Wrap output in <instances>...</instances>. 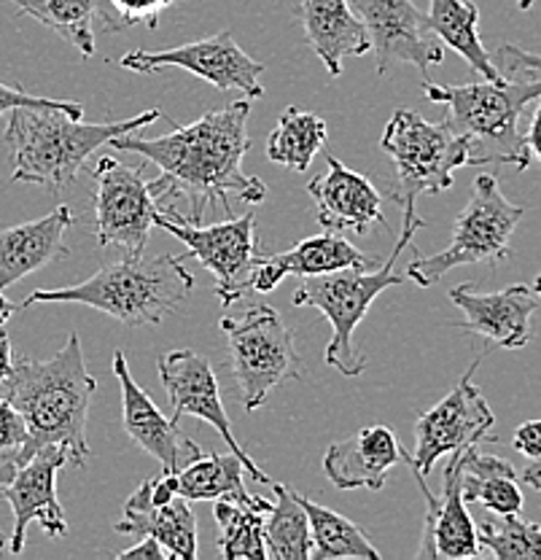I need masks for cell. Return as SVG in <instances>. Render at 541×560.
<instances>
[{"label":"cell","mask_w":541,"mask_h":560,"mask_svg":"<svg viewBox=\"0 0 541 560\" xmlns=\"http://www.w3.org/2000/svg\"><path fill=\"white\" fill-rule=\"evenodd\" d=\"M248 114L251 101L230 103L226 108L208 110L195 125L176 127L170 136L143 138L138 132L110 140L116 151H132L160 167L170 178L178 195L189 197L191 224H202V213L216 202L226 215H232L230 200L259 206L267 197L261 178L243 173V156L251 149L248 138Z\"/></svg>","instance_id":"6da1fadb"},{"label":"cell","mask_w":541,"mask_h":560,"mask_svg":"<svg viewBox=\"0 0 541 560\" xmlns=\"http://www.w3.org/2000/svg\"><path fill=\"white\" fill-rule=\"evenodd\" d=\"M0 385H3V399L14 405L27 429L25 445L14 455L16 469L46 445L66 447L68 458L75 466L90 460L86 416L97 381L86 372L79 335L68 337V346H62L60 353L51 359L14 361V370Z\"/></svg>","instance_id":"7a4b0ae2"},{"label":"cell","mask_w":541,"mask_h":560,"mask_svg":"<svg viewBox=\"0 0 541 560\" xmlns=\"http://www.w3.org/2000/svg\"><path fill=\"white\" fill-rule=\"evenodd\" d=\"M184 259L186 256L170 254H127L125 259L106 265L75 285L33 291L22 307L40 302H73L95 307L130 329L156 326L178 313L195 289V276L186 270Z\"/></svg>","instance_id":"3957f363"},{"label":"cell","mask_w":541,"mask_h":560,"mask_svg":"<svg viewBox=\"0 0 541 560\" xmlns=\"http://www.w3.org/2000/svg\"><path fill=\"white\" fill-rule=\"evenodd\" d=\"M162 119L160 108H149L132 119L90 125L57 108L9 110L5 143L11 149L14 175L20 184L46 186L51 195L66 189L84 167L86 156L119 136L143 130Z\"/></svg>","instance_id":"277c9868"},{"label":"cell","mask_w":541,"mask_h":560,"mask_svg":"<svg viewBox=\"0 0 541 560\" xmlns=\"http://www.w3.org/2000/svg\"><path fill=\"white\" fill-rule=\"evenodd\" d=\"M423 95L447 108L445 119L471 143L474 165H511L528 171L531 149L520 132V116L541 95V75L528 81L485 79L480 84H434L423 81Z\"/></svg>","instance_id":"5b68a950"},{"label":"cell","mask_w":541,"mask_h":560,"mask_svg":"<svg viewBox=\"0 0 541 560\" xmlns=\"http://www.w3.org/2000/svg\"><path fill=\"white\" fill-rule=\"evenodd\" d=\"M423 226L417 210H404L401 215V235L393 243L388 259H383L375 270L364 267H342V270L324 272V276H307L296 285L294 305L296 307H316L331 324V340L326 346V361L342 372L345 377H358L366 370V355L358 353L353 346V331L369 313L372 302L391 285L404 283L397 276V259L404 254L412 235Z\"/></svg>","instance_id":"8992f818"},{"label":"cell","mask_w":541,"mask_h":560,"mask_svg":"<svg viewBox=\"0 0 541 560\" xmlns=\"http://www.w3.org/2000/svg\"><path fill=\"white\" fill-rule=\"evenodd\" d=\"M380 149L397 167L391 200L401 210H417V197L442 195L452 186L458 167L474 165L471 143L452 130L450 121H426L407 108L391 116Z\"/></svg>","instance_id":"52a82bcc"},{"label":"cell","mask_w":541,"mask_h":560,"mask_svg":"<svg viewBox=\"0 0 541 560\" xmlns=\"http://www.w3.org/2000/svg\"><path fill=\"white\" fill-rule=\"evenodd\" d=\"M522 215L526 208L506 200L496 175H477L467 208L456 215L450 245L434 256H421L415 250V259L407 265V278L415 280L421 289H428L456 267L480 265V261L496 265L509 259V241Z\"/></svg>","instance_id":"ba28073f"},{"label":"cell","mask_w":541,"mask_h":560,"mask_svg":"<svg viewBox=\"0 0 541 560\" xmlns=\"http://www.w3.org/2000/svg\"><path fill=\"white\" fill-rule=\"evenodd\" d=\"M95 178V237L103 248L143 254L149 245L154 215L176 197L167 175L149 180L143 167H130L116 156H101L92 171Z\"/></svg>","instance_id":"9c48e42d"},{"label":"cell","mask_w":541,"mask_h":560,"mask_svg":"<svg viewBox=\"0 0 541 560\" xmlns=\"http://www.w3.org/2000/svg\"><path fill=\"white\" fill-rule=\"evenodd\" d=\"M221 329L230 340L232 375L248 412L259 410L272 388L302 377L294 337L275 307L251 305L240 318L221 320Z\"/></svg>","instance_id":"30bf717a"},{"label":"cell","mask_w":541,"mask_h":560,"mask_svg":"<svg viewBox=\"0 0 541 560\" xmlns=\"http://www.w3.org/2000/svg\"><path fill=\"white\" fill-rule=\"evenodd\" d=\"M154 226L170 232L216 278V296L221 307L235 305L251 291L254 267L261 256L259 241H256L254 210L237 215V219L232 215L221 224L202 226L191 224L189 215H184L176 206L167 202L154 215Z\"/></svg>","instance_id":"8fae6325"},{"label":"cell","mask_w":541,"mask_h":560,"mask_svg":"<svg viewBox=\"0 0 541 560\" xmlns=\"http://www.w3.org/2000/svg\"><path fill=\"white\" fill-rule=\"evenodd\" d=\"M480 361L482 359H477L469 366L461 383L439 405H434L432 410L417 418L415 453L407 458V464L415 469V477H426L434 469L436 460L445 458V455L469 451V447L480 445L482 440L491 436L496 416H493L482 390L471 381Z\"/></svg>","instance_id":"7c38bea8"},{"label":"cell","mask_w":541,"mask_h":560,"mask_svg":"<svg viewBox=\"0 0 541 560\" xmlns=\"http://www.w3.org/2000/svg\"><path fill=\"white\" fill-rule=\"evenodd\" d=\"M119 66L136 70V73H156V70L165 68H184L221 92L237 90L248 101H256V97L264 95V86L259 84V75L264 73L267 66L264 62L251 60L230 31L211 35V38L195 40V44L176 46V49L127 51L119 60Z\"/></svg>","instance_id":"4fadbf2b"},{"label":"cell","mask_w":541,"mask_h":560,"mask_svg":"<svg viewBox=\"0 0 541 560\" xmlns=\"http://www.w3.org/2000/svg\"><path fill=\"white\" fill-rule=\"evenodd\" d=\"M156 370H160V381L165 385L167 401H170L173 423H180V418L186 416L211 423L213 429L219 431L221 440L230 445V451L240 458L246 475L264 482V486H272L270 475L256 466V460L243 451L237 436L232 434V423L224 410V401H221L219 381L211 361H208L205 355L195 353V350H170V353L160 355Z\"/></svg>","instance_id":"5bb4252c"},{"label":"cell","mask_w":541,"mask_h":560,"mask_svg":"<svg viewBox=\"0 0 541 560\" xmlns=\"http://www.w3.org/2000/svg\"><path fill=\"white\" fill-rule=\"evenodd\" d=\"M377 57V75L393 62H410L423 73L445 60V44L428 31L426 14L412 0H353Z\"/></svg>","instance_id":"9a60e30c"},{"label":"cell","mask_w":541,"mask_h":560,"mask_svg":"<svg viewBox=\"0 0 541 560\" xmlns=\"http://www.w3.org/2000/svg\"><path fill=\"white\" fill-rule=\"evenodd\" d=\"M66 464V447L46 445L33 453L14 471V477L0 488V499L9 501L11 512H14V530H11L14 556L25 550V534L31 523H38L49 539H62L68 534L66 512L57 499V475Z\"/></svg>","instance_id":"2e32d148"},{"label":"cell","mask_w":541,"mask_h":560,"mask_svg":"<svg viewBox=\"0 0 541 560\" xmlns=\"http://www.w3.org/2000/svg\"><path fill=\"white\" fill-rule=\"evenodd\" d=\"M450 302L467 315L461 329L485 337L491 346L520 350L531 342V318L539 307V296L528 285L517 283L493 294H482L474 285L463 283L450 289Z\"/></svg>","instance_id":"e0dca14e"},{"label":"cell","mask_w":541,"mask_h":560,"mask_svg":"<svg viewBox=\"0 0 541 560\" xmlns=\"http://www.w3.org/2000/svg\"><path fill=\"white\" fill-rule=\"evenodd\" d=\"M114 375L121 385V416H125L127 436L145 453L154 455L162 464V471H180L186 464L200 458V445L180 434L178 423L162 416L154 399L136 383L121 350L114 353Z\"/></svg>","instance_id":"ac0fdd59"},{"label":"cell","mask_w":541,"mask_h":560,"mask_svg":"<svg viewBox=\"0 0 541 560\" xmlns=\"http://www.w3.org/2000/svg\"><path fill=\"white\" fill-rule=\"evenodd\" d=\"M326 165H329V173L307 184V195L313 197L318 210V224L326 232H356L361 237L372 226L388 230V221L383 215V195L375 189V184L331 154H326Z\"/></svg>","instance_id":"d6986e66"},{"label":"cell","mask_w":541,"mask_h":560,"mask_svg":"<svg viewBox=\"0 0 541 560\" xmlns=\"http://www.w3.org/2000/svg\"><path fill=\"white\" fill-rule=\"evenodd\" d=\"M461 453L447 455L450 460H447L445 480H442V499H436L432 490H428L426 477H417V486L423 490L428 510L417 558H480L482 547L480 539H477V525L471 521L467 499L461 493Z\"/></svg>","instance_id":"ffe728a7"},{"label":"cell","mask_w":541,"mask_h":560,"mask_svg":"<svg viewBox=\"0 0 541 560\" xmlns=\"http://www.w3.org/2000/svg\"><path fill=\"white\" fill-rule=\"evenodd\" d=\"M380 261L383 256L364 254L351 241L340 237V232H324V235L296 243L294 248L283 250V254L259 256L251 276V291L270 294L286 276H324V272L342 270V267L375 270Z\"/></svg>","instance_id":"44dd1931"},{"label":"cell","mask_w":541,"mask_h":560,"mask_svg":"<svg viewBox=\"0 0 541 560\" xmlns=\"http://www.w3.org/2000/svg\"><path fill=\"white\" fill-rule=\"evenodd\" d=\"M407 458L391 425H369L351 440L334 442L324 455V471L340 490H383L388 471Z\"/></svg>","instance_id":"7402d4cb"},{"label":"cell","mask_w":541,"mask_h":560,"mask_svg":"<svg viewBox=\"0 0 541 560\" xmlns=\"http://www.w3.org/2000/svg\"><path fill=\"white\" fill-rule=\"evenodd\" d=\"M73 224V210L60 206L49 215L0 232V291L71 254L66 245V232Z\"/></svg>","instance_id":"603a6c76"},{"label":"cell","mask_w":541,"mask_h":560,"mask_svg":"<svg viewBox=\"0 0 541 560\" xmlns=\"http://www.w3.org/2000/svg\"><path fill=\"white\" fill-rule=\"evenodd\" d=\"M294 14L307 46L316 51L329 75L342 73L345 57H364L372 51L364 22L348 0H299Z\"/></svg>","instance_id":"cb8c5ba5"},{"label":"cell","mask_w":541,"mask_h":560,"mask_svg":"<svg viewBox=\"0 0 541 560\" xmlns=\"http://www.w3.org/2000/svg\"><path fill=\"white\" fill-rule=\"evenodd\" d=\"M114 530L132 539L154 536L165 547L167 558H197V517L184 495H176L167 504H151L143 488H138L125 501V517L114 525Z\"/></svg>","instance_id":"d4e9b609"},{"label":"cell","mask_w":541,"mask_h":560,"mask_svg":"<svg viewBox=\"0 0 541 560\" xmlns=\"http://www.w3.org/2000/svg\"><path fill=\"white\" fill-rule=\"evenodd\" d=\"M20 14L33 16L84 57L95 55L97 31H125L108 0H11Z\"/></svg>","instance_id":"484cf974"},{"label":"cell","mask_w":541,"mask_h":560,"mask_svg":"<svg viewBox=\"0 0 541 560\" xmlns=\"http://www.w3.org/2000/svg\"><path fill=\"white\" fill-rule=\"evenodd\" d=\"M243 464L235 453H202L184 469L176 471L178 477V495L186 501H216L230 499L259 515H270L272 501L261 495L248 493L243 482Z\"/></svg>","instance_id":"4316f807"},{"label":"cell","mask_w":541,"mask_h":560,"mask_svg":"<svg viewBox=\"0 0 541 560\" xmlns=\"http://www.w3.org/2000/svg\"><path fill=\"white\" fill-rule=\"evenodd\" d=\"M461 493L493 515H522L526 504L515 466L498 455L480 453L477 445L461 453Z\"/></svg>","instance_id":"83f0119b"},{"label":"cell","mask_w":541,"mask_h":560,"mask_svg":"<svg viewBox=\"0 0 541 560\" xmlns=\"http://www.w3.org/2000/svg\"><path fill=\"white\" fill-rule=\"evenodd\" d=\"M428 31L445 46L463 57L471 70L482 79H498L502 70L496 68L493 57L482 46L480 38V9L467 0H432V9L426 14Z\"/></svg>","instance_id":"f1b7e54d"},{"label":"cell","mask_w":541,"mask_h":560,"mask_svg":"<svg viewBox=\"0 0 541 560\" xmlns=\"http://www.w3.org/2000/svg\"><path fill=\"white\" fill-rule=\"evenodd\" d=\"M299 506L305 510L307 523H310L313 536V558L318 560H334V558H358V560H377L380 550L369 541V536L342 517L340 512L329 510V506L316 504L307 495L294 493Z\"/></svg>","instance_id":"f546056e"},{"label":"cell","mask_w":541,"mask_h":560,"mask_svg":"<svg viewBox=\"0 0 541 560\" xmlns=\"http://www.w3.org/2000/svg\"><path fill=\"white\" fill-rule=\"evenodd\" d=\"M326 143V121L321 116L302 110L296 105L286 108L278 127L267 140V156L275 165L291 167V171L305 173L318 151Z\"/></svg>","instance_id":"4dcf8cb0"},{"label":"cell","mask_w":541,"mask_h":560,"mask_svg":"<svg viewBox=\"0 0 541 560\" xmlns=\"http://www.w3.org/2000/svg\"><path fill=\"white\" fill-rule=\"evenodd\" d=\"M275 488L278 501L272 504V512L264 521V547L267 558L275 560H310L313 558V536L310 523H307L305 510L296 501L294 490L286 486Z\"/></svg>","instance_id":"1f68e13d"},{"label":"cell","mask_w":541,"mask_h":560,"mask_svg":"<svg viewBox=\"0 0 541 560\" xmlns=\"http://www.w3.org/2000/svg\"><path fill=\"white\" fill-rule=\"evenodd\" d=\"M213 515L219 523V552L224 560H267L264 515L230 499H216Z\"/></svg>","instance_id":"d6a6232c"},{"label":"cell","mask_w":541,"mask_h":560,"mask_svg":"<svg viewBox=\"0 0 541 560\" xmlns=\"http://www.w3.org/2000/svg\"><path fill=\"white\" fill-rule=\"evenodd\" d=\"M482 550L498 560H541V525L520 515H493L477 525Z\"/></svg>","instance_id":"836d02e7"},{"label":"cell","mask_w":541,"mask_h":560,"mask_svg":"<svg viewBox=\"0 0 541 560\" xmlns=\"http://www.w3.org/2000/svg\"><path fill=\"white\" fill-rule=\"evenodd\" d=\"M27 429L25 420H22L20 412L14 410L9 399L0 396V488L14 477L16 464L14 455L20 453V447L25 445Z\"/></svg>","instance_id":"e575fe53"},{"label":"cell","mask_w":541,"mask_h":560,"mask_svg":"<svg viewBox=\"0 0 541 560\" xmlns=\"http://www.w3.org/2000/svg\"><path fill=\"white\" fill-rule=\"evenodd\" d=\"M14 108H57L66 110L73 119H84V105L75 101H51V97H38L31 92H22L16 86L0 84V116Z\"/></svg>","instance_id":"d590c367"},{"label":"cell","mask_w":541,"mask_h":560,"mask_svg":"<svg viewBox=\"0 0 541 560\" xmlns=\"http://www.w3.org/2000/svg\"><path fill=\"white\" fill-rule=\"evenodd\" d=\"M108 3L125 27L145 22L149 31H156L162 11H167L173 3H178V0H108Z\"/></svg>","instance_id":"8d00e7d4"},{"label":"cell","mask_w":541,"mask_h":560,"mask_svg":"<svg viewBox=\"0 0 541 560\" xmlns=\"http://www.w3.org/2000/svg\"><path fill=\"white\" fill-rule=\"evenodd\" d=\"M496 60L509 73L541 75V51H526L515 44H502L496 51Z\"/></svg>","instance_id":"74e56055"},{"label":"cell","mask_w":541,"mask_h":560,"mask_svg":"<svg viewBox=\"0 0 541 560\" xmlns=\"http://www.w3.org/2000/svg\"><path fill=\"white\" fill-rule=\"evenodd\" d=\"M511 447L526 455L528 460H541V420H528V423L517 425Z\"/></svg>","instance_id":"f35d334b"},{"label":"cell","mask_w":541,"mask_h":560,"mask_svg":"<svg viewBox=\"0 0 541 560\" xmlns=\"http://www.w3.org/2000/svg\"><path fill=\"white\" fill-rule=\"evenodd\" d=\"M116 558L119 560H167V552H165V547L154 539V536H143V539H138V545L127 547V550H121Z\"/></svg>","instance_id":"ab89813d"},{"label":"cell","mask_w":541,"mask_h":560,"mask_svg":"<svg viewBox=\"0 0 541 560\" xmlns=\"http://www.w3.org/2000/svg\"><path fill=\"white\" fill-rule=\"evenodd\" d=\"M537 110H533V119H531V127H528L526 132V143L528 149H531V156H537L539 165H541V95L537 97Z\"/></svg>","instance_id":"60d3db41"},{"label":"cell","mask_w":541,"mask_h":560,"mask_svg":"<svg viewBox=\"0 0 541 560\" xmlns=\"http://www.w3.org/2000/svg\"><path fill=\"white\" fill-rule=\"evenodd\" d=\"M14 370V353H11V340L5 331H0V383Z\"/></svg>","instance_id":"b9f144b4"},{"label":"cell","mask_w":541,"mask_h":560,"mask_svg":"<svg viewBox=\"0 0 541 560\" xmlns=\"http://www.w3.org/2000/svg\"><path fill=\"white\" fill-rule=\"evenodd\" d=\"M517 477H522V482H526V486H531L533 490H541V460H528V466L522 469V475H517Z\"/></svg>","instance_id":"7bdbcfd3"},{"label":"cell","mask_w":541,"mask_h":560,"mask_svg":"<svg viewBox=\"0 0 541 560\" xmlns=\"http://www.w3.org/2000/svg\"><path fill=\"white\" fill-rule=\"evenodd\" d=\"M14 311H16V307H14V302H9V300H5V296H3V291H0V329H3V324H5V320H9L11 315H14Z\"/></svg>","instance_id":"ee69618b"},{"label":"cell","mask_w":541,"mask_h":560,"mask_svg":"<svg viewBox=\"0 0 541 560\" xmlns=\"http://www.w3.org/2000/svg\"><path fill=\"white\" fill-rule=\"evenodd\" d=\"M533 3H537V0H517V5H520V11H528Z\"/></svg>","instance_id":"f6af8a7d"},{"label":"cell","mask_w":541,"mask_h":560,"mask_svg":"<svg viewBox=\"0 0 541 560\" xmlns=\"http://www.w3.org/2000/svg\"><path fill=\"white\" fill-rule=\"evenodd\" d=\"M533 294H537L541 300V272L537 276V280H533Z\"/></svg>","instance_id":"bcb514c9"}]
</instances>
